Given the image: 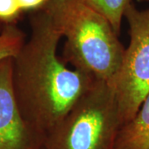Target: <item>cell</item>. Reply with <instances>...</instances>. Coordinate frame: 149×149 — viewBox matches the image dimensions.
<instances>
[{"instance_id":"cell-12","label":"cell","mask_w":149,"mask_h":149,"mask_svg":"<svg viewBox=\"0 0 149 149\" xmlns=\"http://www.w3.org/2000/svg\"><path fill=\"white\" fill-rule=\"evenodd\" d=\"M139 2H149V0H138Z\"/></svg>"},{"instance_id":"cell-9","label":"cell","mask_w":149,"mask_h":149,"mask_svg":"<svg viewBox=\"0 0 149 149\" xmlns=\"http://www.w3.org/2000/svg\"><path fill=\"white\" fill-rule=\"evenodd\" d=\"M22 13L17 0H0V22L2 24L17 23Z\"/></svg>"},{"instance_id":"cell-6","label":"cell","mask_w":149,"mask_h":149,"mask_svg":"<svg viewBox=\"0 0 149 149\" xmlns=\"http://www.w3.org/2000/svg\"><path fill=\"white\" fill-rule=\"evenodd\" d=\"M115 149H149V93L134 117L121 127Z\"/></svg>"},{"instance_id":"cell-8","label":"cell","mask_w":149,"mask_h":149,"mask_svg":"<svg viewBox=\"0 0 149 149\" xmlns=\"http://www.w3.org/2000/svg\"><path fill=\"white\" fill-rule=\"evenodd\" d=\"M26 41V35L16 23L4 24L0 32V61L14 58Z\"/></svg>"},{"instance_id":"cell-13","label":"cell","mask_w":149,"mask_h":149,"mask_svg":"<svg viewBox=\"0 0 149 149\" xmlns=\"http://www.w3.org/2000/svg\"><path fill=\"white\" fill-rule=\"evenodd\" d=\"M40 149H44V148H43V146H42V148H40Z\"/></svg>"},{"instance_id":"cell-10","label":"cell","mask_w":149,"mask_h":149,"mask_svg":"<svg viewBox=\"0 0 149 149\" xmlns=\"http://www.w3.org/2000/svg\"><path fill=\"white\" fill-rule=\"evenodd\" d=\"M22 12H37L44 9L49 0H17Z\"/></svg>"},{"instance_id":"cell-4","label":"cell","mask_w":149,"mask_h":149,"mask_svg":"<svg viewBox=\"0 0 149 149\" xmlns=\"http://www.w3.org/2000/svg\"><path fill=\"white\" fill-rule=\"evenodd\" d=\"M124 17L129 27V44L119 69L109 82L123 125L134 117L149 93V7L139 10L132 3Z\"/></svg>"},{"instance_id":"cell-5","label":"cell","mask_w":149,"mask_h":149,"mask_svg":"<svg viewBox=\"0 0 149 149\" xmlns=\"http://www.w3.org/2000/svg\"><path fill=\"white\" fill-rule=\"evenodd\" d=\"M13 58L0 61V149H40L44 138L32 129L17 104L13 80Z\"/></svg>"},{"instance_id":"cell-3","label":"cell","mask_w":149,"mask_h":149,"mask_svg":"<svg viewBox=\"0 0 149 149\" xmlns=\"http://www.w3.org/2000/svg\"><path fill=\"white\" fill-rule=\"evenodd\" d=\"M123 126L111 85L96 80L44 139V149H115Z\"/></svg>"},{"instance_id":"cell-7","label":"cell","mask_w":149,"mask_h":149,"mask_svg":"<svg viewBox=\"0 0 149 149\" xmlns=\"http://www.w3.org/2000/svg\"><path fill=\"white\" fill-rule=\"evenodd\" d=\"M87 5L105 17L114 32L119 36L123 18L128 5L133 0H82Z\"/></svg>"},{"instance_id":"cell-1","label":"cell","mask_w":149,"mask_h":149,"mask_svg":"<svg viewBox=\"0 0 149 149\" xmlns=\"http://www.w3.org/2000/svg\"><path fill=\"white\" fill-rule=\"evenodd\" d=\"M29 22L30 37L13 58V87L25 121L45 139L96 79L59 57L62 37L46 11L31 13Z\"/></svg>"},{"instance_id":"cell-2","label":"cell","mask_w":149,"mask_h":149,"mask_svg":"<svg viewBox=\"0 0 149 149\" xmlns=\"http://www.w3.org/2000/svg\"><path fill=\"white\" fill-rule=\"evenodd\" d=\"M42 10L65 38V62L109 83L121 65L125 48L106 17L82 0H49Z\"/></svg>"},{"instance_id":"cell-11","label":"cell","mask_w":149,"mask_h":149,"mask_svg":"<svg viewBox=\"0 0 149 149\" xmlns=\"http://www.w3.org/2000/svg\"><path fill=\"white\" fill-rule=\"evenodd\" d=\"M3 24H2V23L0 22V32L2 31V29H3Z\"/></svg>"}]
</instances>
